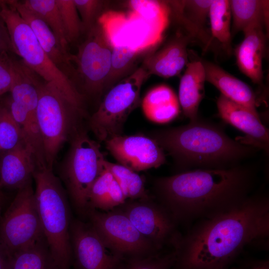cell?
<instances>
[{"label": "cell", "mask_w": 269, "mask_h": 269, "mask_svg": "<svg viewBox=\"0 0 269 269\" xmlns=\"http://www.w3.org/2000/svg\"><path fill=\"white\" fill-rule=\"evenodd\" d=\"M269 236V197L250 195L225 212L197 221L181 236L173 269L227 268L245 247L268 242Z\"/></svg>", "instance_id": "1"}, {"label": "cell", "mask_w": 269, "mask_h": 269, "mask_svg": "<svg viewBox=\"0 0 269 269\" xmlns=\"http://www.w3.org/2000/svg\"><path fill=\"white\" fill-rule=\"evenodd\" d=\"M255 168H197L156 178L154 189L159 201L176 222L190 223L213 217L240 204L250 195Z\"/></svg>", "instance_id": "2"}, {"label": "cell", "mask_w": 269, "mask_h": 269, "mask_svg": "<svg viewBox=\"0 0 269 269\" xmlns=\"http://www.w3.org/2000/svg\"><path fill=\"white\" fill-rule=\"evenodd\" d=\"M150 136L183 171L231 168L239 165L256 148L232 139L219 126L198 119L185 126L155 131Z\"/></svg>", "instance_id": "3"}, {"label": "cell", "mask_w": 269, "mask_h": 269, "mask_svg": "<svg viewBox=\"0 0 269 269\" xmlns=\"http://www.w3.org/2000/svg\"><path fill=\"white\" fill-rule=\"evenodd\" d=\"M33 178L35 198L44 238L55 269H71L73 262L69 204L52 168H37Z\"/></svg>", "instance_id": "4"}, {"label": "cell", "mask_w": 269, "mask_h": 269, "mask_svg": "<svg viewBox=\"0 0 269 269\" xmlns=\"http://www.w3.org/2000/svg\"><path fill=\"white\" fill-rule=\"evenodd\" d=\"M0 15L7 27L13 52L22 59L23 63L29 69L45 82L54 85L70 102L84 111V97L74 82L49 58L16 9L5 0H0Z\"/></svg>", "instance_id": "5"}, {"label": "cell", "mask_w": 269, "mask_h": 269, "mask_svg": "<svg viewBox=\"0 0 269 269\" xmlns=\"http://www.w3.org/2000/svg\"><path fill=\"white\" fill-rule=\"evenodd\" d=\"M36 120L41 133L47 167L52 168L63 144L80 128L82 111L70 102L52 84H38Z\"/></svg>", "instance_id": "6"}, {"label": "cell", "mask_w": 269, "mask_h": 269, "mask_svg": "<svg viewBox=\"0 0 269 269\" xmlns=\"http://www.w3.org/2000/svg\"><path fill=\"white\" fill-rule=\"evenodd\" d=\"M69 141V148L61 165V175L76 210L87 214L90 190L104 169L105 158L99 143L80 127Z\"/></svg>", "instance_id": "7"}, {"label": "cell", "mask_w": 269, "mask_h": 269, "mask_svg": "<svg viewBox=\"0 0 269 269\" xmlns=\"http://www.w3.org/2000/svg\"><path fill=\"white\" fill-rule=\"evenodd\" d=\"M149 76L141 65L106 93L89 120V126L98 140L105 142L122 134L127 119L138 106L141 87Z\"/></svg>", "instance_id": "8"}, {"label": "cell", "mask_w": 269, "mask_h": 269, "mask_svg": "<svg viewBox=\"0 0 269 269\" xmlns=\"http://www.w3.org/2000/svg\"><path fill=\"white\" fill-rule=\"evenodd\" d=\"M44 237L31 181L17 190L0 218V242L11 257Z\"/></svg>", "instance_id": "9"}, {"label": "cell", "mask_w": 269, "mask_h": 269, "mask_svg": "<svg viewBox=\"0 0 269 269\" xmlns=\"http://www.w3.org/2000/svg\"><path fill=\"white\" fill-rule=\"evenodd\" d=\"M87 215L106 247L125 261L160 252L119 209L103 212L90 209Z\"/></svg>", "instance_id": "10"}, {"label": "cell", "mask_w": 269, "mask_h": 269, "mask_svg": "<svg viewBox=\"0 0 269 269\" xmlns=\"http://www.w3.org/2000/svg\"><path fill=\"white\" fill-rule=\"evenodd\" d=\"M86 33L77 54L72 55V61L76 64L77 76L80 78L82 95H100L106 93L112 47L98 22Z\"/></svg>", "instance_id": "11"}, {"label": "cell", "mask_w": 269, "mask_h": 269, "mask_svg": "<svg viewBox=\"0 0 269 269\" xmlns=\"http://www.w3.org/2000/svg\"><path fill=\"white\" fill-rule=\"evenodd\" d=\"M138 232L160 251L165 246L174 248L181 235L176 222L159 202L150 198L130 200L120 206Z\"/></svg>", "instance_id": "12"}, {"label": "cell", "mask_w": 269, "mask_h": 269, "mask_svg": "<svg viewBox=\"0 0 269 269\" xmlns=\"http://www.w3.org/2000/svg\"><path fill=\"white\" fill-rule=\"evenodd\" d=\"M73 260L78 269H122L125 261L112 253L91 225L78 220L71 222Z\"/></svg>", "instance_id": "13"}, {"label": "cell", "mask_w": 269, "mask_h": 269, "mask_svg": "<svg viewBox=\"0 0 269 269\" xmlns=\"http://www.w3.org/2000/svg\"><path fill=\"white\" fill-rule=\"evenodd\" d=\"M104 142L119 164L135 172L158 167L166 161L163 149L153 138L144 134H121Z\"/></svg>", "instance_id": "14"}, {"label": "cell", "mask_w": 269, "mask_h": 269, "mask_svg": "<svg viewBox=\"0 0 269 269\" xmlns=\"http://www.w3.org/2000/svg\"><path fill=\"white\" fill-rule=\"evenodd\" d=\"M5 1L16 9L29 25L40 46L54 64L76 84L77 74L75 68L72 64V55L62 48L49 27L21 1Z\"/></svg>", "instance_id": "15"}, {"label": "cell", "mask_w": 269, "mask_h": 269, "mask_svg": "<svg viewBox=\"0 0 269 269\" xmlns=\"http://www.w3.org/2000/svg\"><path fill=\"white\" fill-rule=\"evenodd\" d=\"M217 106L219 116L246 134L240 142L268 152L269 131L262 124L260 116L221 94L217 100Z\"/></svg>", "instance_id": "16"}, {"label": "cell", "mask_w": 269, "mask_h": 269, "mask_svg": "<svg viewBox=\"0 0 269 269\" xmlns=\"http://www.w3.org/2000/svg\"><path fill=\"white\" fill-rule=\"evenodd\" d=\"M0 160V189H17L31 181L37 167L34 155L24 141L2 152Z\"/></svg>", "instance_id": "17"}, {"label": "cell", "mask_w": 269, "mask_h": 269, "mask_svg": "<svg viewBox=\"0 0 269 269\" xmlns=\"http://www.w3.org/2000/svg\"><path fill=\"white\" fill-rule=\"evenodd\" d=\"M265 29L264 25L259 24L246 29L243 32L244 39L235 50L239 69L257 84H262L264 77L263 60L267 36Z\"/></svg>", "instance_id": "18"}, {"label": "cell", "mask_w": 269, "mask_h": 269, "mask_svg": "<svg viewBox=\"0 0 269 269\" xmlns=\"http://www.w3.org/2000/svg\"><path fill=\"white\" fill-rule=\"evenodd\" d=\"M192 39L179 34L162 49L147 56L142 66L148 75L168 78L178 75L188 64L187 45Z\"/></svg>", "instance_id": "19"}, {"label": "cell", "mask_w": 269, "mask_h": 269, "mask_svg": "<svg viewBox=\"0 0 269 269\" xmlns=\"http://www.w3.org/2000/svg\"><path fill=\"white\" fill-rule=\"evenodd\" d=\"M201 61L205 69L206 81L216 87L226 98L259 116L256 95L248 85L218 65L207 61Z\"/></svg>", "instance_id": "20"}, {"label": "cell", "mask_w": 269, "mask_h": 269, "mask_svg": "<svg viewBox=\"0 0 269 269\" xmlns=\"http://www.w3.org/2000/svg\"><path fill=\"white\" fill-rule=\"evenodd\" d=\"M213 0H188L167 1L170 10L186 29L188 35L192 39L197 38L202 41L206 49L211 38L205 27L210 5Z\"/></svg>", "instance_id": "21"}, {"label": "cell", "mask_w": 269, "mask_h": 269, "mask_svg": "<svg viewBox=\"0 0 269 269\" xmlns=\"http://www.w3.org/2000/svg\"><path fill=\"white\" fill-rule=\"evenodd\" d=\"M205 72L201 61L188 62L179 87V100L184 115L193 121L198 119V110L204 95Z\"/></svg>", "instance_id": "22"}, {"label": "cell", "mask_w": 269, "mask_h": 269, "mask_svg": "<svg viewBox=\"0 0 269 269\" xmlns=\"http://www.w3.org/2000/svg\"><path fill=\"white\" fill-rule=\"evenodd\" d=\"M12 82L9 92L10 99L24 108L36 119V109L39 99L38 81L34 72L23 63L12 58Z\"/></svg>", "instance_id": "23"}, {"label": "cell", "mask_w": 269, "mask_h": 269, "mask_svg": "<svg viewBox=\"0 0 269 269\" xmlns=\"http://www.w3.org/2000/svg\"><path fill=\"white\" fill-rule=\"evenodd\" d=\"M232 26V37L240 31L243 32L256 24L269 27V0H229Z\"/></svg>", "instance_id": "24"}, {"label": "cell", "mask_w": 269, "mask_h": 269, "mask_svg": "<svg viewBox=\"0 0 269 269\" xmlns=\"http://www.w3.org/2000/svg\"><path fill=\"white\" fill-rule=\"evenodd\" d=\"M142 106L146 116L159 123L170 121L179 112V104L176 95L165 85H160L150 90L144 97Z\"/></svg>", "instance_id": "25"}, {"label": "cell", "mask_w": 269, "mask_h": 269, "mask_svg": "<svg viewBox=\"0 0 269 269\" xmlns=\"http://www.w3.org/2000/svg\"><path fill=\"white\" fill-rule=\"evenodd\" d=\"M12 116L19 126L25 142L31 148L36 159L37 167L47 166L45 162L42 139L36 118L11 99L7 106Z\"/></svg>", "instance_id": "26"}, {"label": "cell", "mask_w": 269, "mask_h": 269, "mask_svg": "<svg viewBox=\"0 0 269 269\" xmlns=\"http://www.w3.org/2000/svg\"><path fill=\"white\" fill-rule=\"evenodd\" d=\"M128 3L131 10L137 14L160 39L170 12L167 1L131 0Z\"/></svg>", "instance_id": "27"}, {"label": "cell", "mask_w": 269, "mask_h": 269, "mask_svg": "<svg viewBox=\"0 0 269 269\" xmlns=\"http://www.w3.org/2000/svg\"><path fill=\"white\" fill-rule=\"evenodd\" d=\"M209 19L211 38L221 45L228 54L232 51L231 13L229 0H213L210 5Z\"/></svg>", "instance_id": "28"}, {"label": "cell", "mask_w": 269, "mask_h": 269, "mask_svg": "<svg viewBox=\"0 0 269 269\" xmlns=\"http://www.w3.org/2000/svg\"><path fill=\"white\" fill-rule=\"evenodd\" d=\"M10 269H55L45 239L22 249L11 256Z\"/></svg>", "instance_id": "29"}, {"label": "cell", "mask_w": 269, "mask_h": 269, "mask_svg": "<svg viewBox=\"0 0 269 269\" xmlns=\"http://www.w3.org/2000/svg\"><path fill=\"white\" fill-rule=\"evenodd\" d=\"M104 167L110 171L121 188L126 199L131 200L150 198L145 188L141 176L137 172L119 163H112L106 159Z\"/></svg>", "instance_id": "30"}, {"label": "cell", "mask_w": 269, "mask_h": 269, "mask_svg": "<svg viewBox=\"0 0 269 269\" xmlns=\"http://www.w3.org/2000/svg\"><path fill=\"white\" fill-rule=\"evenodd\" d=\"M146 51L135 50L127 46L112 48L111 68L106 83V92L132 74L138 58Z\"/></svg>", "instance_id": "31"}, {"label": "cell", "mask_w": 269, "mask_h": 269, "mask_svg": "<svg viewBox=\"0 0 269 269\" xmlns=\"http://www.w3.org/2000/svg\"><path fill=\"white\" fill-rule=\"evenodd\" d=\"M21 2L46 23L62 48L68 51V42L55 0H25Z\"/></svg>", "instance_id": "32"}, {"label": "cell", "mask_w": 269, "mask_h": 269, "mask_svg": "<svg viewBox=\"0 0 269 269\" xmlns=\"http://www.w3.org/2000/svg\"><path fill=\"white\" fill-rule=\"evenodd\" d=\"M24 141L21 130L7 107L0 105V152L12 149Z\"/></svg>", "instance_id": "33"}, {"label": "cell", "mask_w": 269, "mask_h": 269, "mask_svg": "<svg viewBox=\"0 0 269 269\" xmlns=\"http://www.w3.org/2000/svg\"><path fill=\"white\" fill-rule=\"evenodd\" d=\"M128 21L126 13L110 10L101 13L97 22L103 29L112 48L123 46L122 34Z\"/></svg>", "instance_id": "34"}, {"label": "cell", "mask_w": 269, "mask_h": 269, "mask_svg": "<svg viewBox=\"0 0 269 269\" xmlns=\"http://www.w3.org/2000/svg\"><path fill=\"white\" fill-rule=\"evenodd\" d=\"M68 43L74 42L84 32L74 0H55Z\"/></svg>", "instance_id": "35"}, {"label": "cell", "mask_w": 269, "mask_h": 269, "mask_svg": "<svg viewBox=\"0 0 269 269\" xmlns=\"http://www.w3.org/2000/svg\"><path fill=\"white\" fill-rule=\"evenodd\" d=\"M176 256V251L173 249L166 253L133 258L125 261L122 269H172Z\"/></svg>", "instance_id": "36"}, {"label": "cell", "mask_w": 269, "mask_h": 269, "mask_svg": "<svg viewBox=\"0 0 269 269\" xmlns=\"http://www.w3.org/2000/svg\"><path fill=\"white\" fill-rule=\"evenodd\" d=\"M115 182V178L112 173L104 168L90 190L88 197L89 209H101L111 195Z\"/></svg>", "instance_id": "37"}, {"label": "cell", "mask_w": 269, "mask_h": 269, "mask_svg": "<svg viewBox=\"0 0 269 269\" xmlns=\"http://www.w3.org/2000/svg\"><path fill=\"white\" fill-rule=\"evenodd\" d=\"M74 1L82 21L83 31L87 33L97 23L104 2L99 0H74Z\"/></svg>", "instance_id": "38"}, {"label": "cell", "mask_w": 269, "mask_h": 269, "mask_svg": "<svg viewBox=\"0 0 269 269\" xmlns=\"http://www.w3.org/2000/svg\"><path fill=\"white\" fill-rule=\"evenodd\" d=\"M11 60L7 52L0 55V96L9 91L11 87Z\"/></svg>", "instance_id": "39"}, {"label": "cell", "mask_w": 269, "mask_h": 269, "mask_svg": "<svg viewBox=\"0 0 269 269\" xmlns=\"http://www.w3.org/2000/svg\"><path fill=\"white\" fill-rule=\"evenodd\" d=\"M13 51L12 44L6 25L0 15V55Z\"/></svg>", "instance_id": "40"}, {"label": "cell", "mask_w": 269, "mask_h": 269, "mask_svg": "<svg viewBox=\"0 0 269 269\" xmlns=\"http://www.w3.org/2000/svg\"><path fill=\"white\" fill-rule=\"evenodd\" d=\"M241 269H269V260L250 261L246 263Z\"/></svg>", "instance_id": "41"}, {"label": "cell", "mask_w": 269, "mask_h": 269, "mask_svg": "<svg viewBox=\"0 0 269 269\" xmlns=\"http://www.w3.org/2000/svg\"><path fill=\"white\" fill-rule=\"evenodd\" d=\"M11 258L0 242V269H10Z\"/></svg>", "instance_id": "42"}, {"label": "cell", "mask_w": 269, "mask_h": 269, "mask_svg": "<svg viewBox=\"0 0 269 269\" xmlns=\"http://www.w3.org/2000/svg\"><path fill=\"white\" fill-rule=\"evenodd\" d=\"M1 194L0 193V214H1Z\"/></svg>", "instance_id": "43"}, {"label": "cell", "mask_w": 269, "mask_h": 269, "mask_svg": "<svg viewBox=\"0 0 269 269\" xmlns=\"http://www.w3.org/2000/svg\"><path fill=\"white\" fill-rule=\"evenodd\" d=\"M229 269V268H225V269Z\"/></svg>", "instance_id": "44"}, {"label": "cell", "mask_w": 269, "mask_h": 269, "mask_svg": "<svg viewBox=\"0 0 269 269\" xmlns=\"http://www.w3.org/2000/svg\"><path fill=\"white\" fill-rule=\"evenodd\" d=\"M1 96H0V97Z\"/></svg>", "instance_id": "45"}]
</instances>
